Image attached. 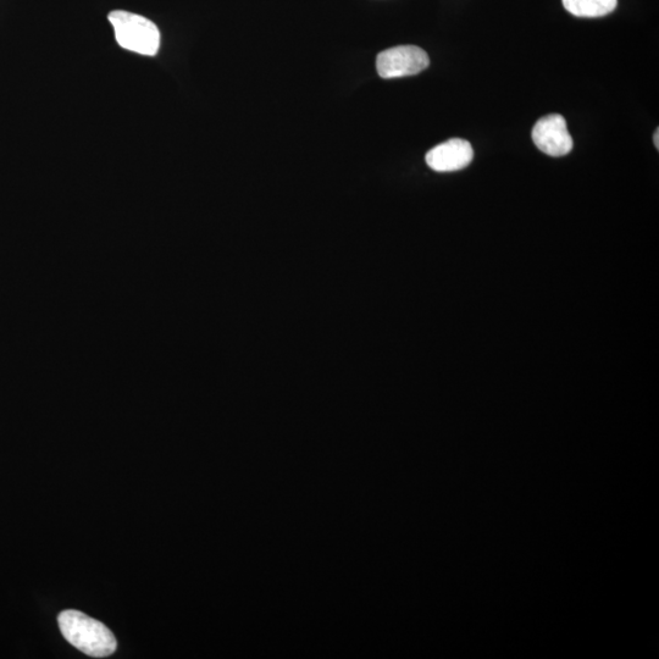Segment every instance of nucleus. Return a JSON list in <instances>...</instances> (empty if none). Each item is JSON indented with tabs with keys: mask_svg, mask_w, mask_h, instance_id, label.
Wrapping results in <instances>:
<instances>
[{
	"mask_svg": "<svg viewBox=\"0 0 659 659\" xmlns=\"http://www.w3.org/2000/svg\"><path fill=\"white\" fill-rule=\"evenodd\" d=\"M58 623L66 641L87 656L108 657L116 650L118 644L112 631L85 613L70 609L60 613Z\"/></svg>",
	"mask_w": 659,
	"mask_h": 659,
	"instance_id": "nucleus-1",
	"label": "nucleus"
},
{
	"mask_svg": "<svg viewBox=\"0 0 659 659\" xmlns=\"http://www.w3.org/2000/svg\"><path fill=\"white\" fill-rule=\"evenodd\" d=\"M116 42L126 51L146 57H153L160 48V31L157 25L145 16L125 10H115L109 14Z\"/></svg>",
	"mask_w": 659,
	"mask_h": 659,
	"instance_id": "nucleus-2",
	"label": "nucleus"
},
{
	"mask_svg": "<svg viewBox=\"0 0 659 659\" xmlns=\"http://www.w3.org/2000/svg\"><path fill=\"white\" fill-rule=\"evenodd\" d=\"M429 65V55L417 46L393 47L376 58V70L382 79L387 80L420 74Z\"/></svg>",
	"mask_w": 659,
	"mask_h": 659,
	"instance_id": "nucleus-3",
	"label": "nucleus"
},
{
	"mask_svg": "<svg viewBox=\"0 0 659 659\" xmlns=\"http://www.w3.org/2000/svg\"><path fill=\"white\" fill-rule=\"evenodd\" d=\"M531 137L535 146L550 157H564L572 152L574 146L567 121L559 114L547 115L537 121Z\"/></svg>",
	"mask_w": 659,
	"mask_h": 659,
	"instance_id": "nucleus-4",
	"label": "nucleus"
},
{
	"mask_svg": "<svg viewBox=\"0 0 659 659\" xmlns=\"http://www.w3.org/2000/svg\"><path fill=\"white\" fill-rule=\"evenodd\" d=\"M474 151L468 141L452 138L430 149L425 160L437 173H452L467 168L473 162Z\"/></svg>",
	"mask_w": 659,
	"mask_h": 659,
	"instance_id": "nucleus-5",
	"label": "nucleus"
},
{
	"mask_svg": "<svg viewBox=\"0 0 659 659\" xmlns=\"http://www.w3.org/2000/svg\"><path fill=\"white\" fill-rule=\"evenodd\" d=\"M563 7L577 18H602L616 10L618 0H562Z\"/></svg>",
	"mask_w": 659,
	"mask_h": 659,
	"instance_id": "nucleus-6",
	"label": "nucleus"
},
{
	"mask_svg": "<svg viewBox=\"0 0 659 659\" xmlns=\"http://www.w3.org/2000/svg\"><path fill=\"white\" fill-rule=\"evenodd\" d=\"M658 137H659V130L656 131L655 137H653V140H655V145H656L657 149L659 148V138Z\"/></svg>",
	"mask_w": 659,
	"mask_h": 659,
	"instance_id": "nucleus-7",
	"label": "nucleus"
}]
</instances>
